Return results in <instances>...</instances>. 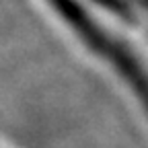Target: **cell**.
Listing matches in <instances>:
<instances>
[{"instance_id":"6da1fadb","label":"cell","mask_w":148,"mask_h":148,"mask_svg":"<svg viewBox=\"0 0 148 148\" xmlns=\"http://www.w3.org/2000/svg\"><path fill=\"white\" fill-rule=\"evenodd\" d=\"M47 2L90 45V49H95L125 78V82L134 88V92L148 111V74L142 70L140 62L127 51V47L119 43L115 37H111L76 0H47Z\"/></svg>"},{"instance_id":"7a4b0ae2","label":"cell","mask_w":148,"mask_h":148,"mask_svg":"<svg viewBox=\"0 0 148 148\" xmlns=\"http://www.w3.org/2000/svg\"><path fill=\"white\" fill-rule=\"evenodd\" d=\"M138 4H142V6H148V0H136Z\"/></svg>"}]
</instances>
